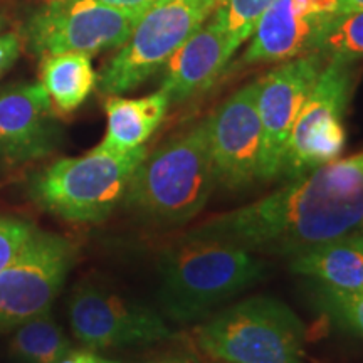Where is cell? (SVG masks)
I'll return each instance as SVG.
<instances>
[{
    "label": "cell",
    "mask_w": 363,
    "mask_h": 363,
    "mask_svg": "<svg viewBox=\"0 0 363 363\" xmlns=\"http://www.w3.org/2000/svg\"><path fill=\"white\" fill-rule=\"evenodd\" d=\"M22 49V39L16 33L0 34V76L7 72L17 61Z\"/></svg>",
    "instance_id": "24"
},
{
    "label": "cell",
    "mask_w": 363,
    "mask_h": 363,
    "mask_svg": "<svg viewBox=\"0 0 363 363\" xmlns=\"http://www.w3.org/2000/svg\"><path fill=\"white\" fill-rule=\"evenodd\" d=\"M169 106L170 98L163 89L143 98L108 96L104 101L106 135L98 148L125 153L143 147L162 125Z\"/></svg>",
    "instance_id": "16"
},
{
    "label": "cell",
    "mask_w": 363,
    "mask_h": 363,
    "mask_svg": "<svg viewBox=\"0 0 363 363\" xmlns=\"http://www.w3.org/2000/svg\"><path fill=\"white\" fill-rule=\"evenodd\" d=\"M216 182L239 192L262 182V125L256 103V81L235 91L207 118Z\"/></svg>",
    "instance_id": "11"
},
{
    "label": "cell",
    "mask_w": 363,
    "mask_h": 363,
    "mask_svg": "<svg viewBox=\"0 0 363 363\" xmlns=\"http://www.w3.org/2000/svg\"><path fill=\"white\" fill-rule=\"evenodd\" d=\"M158 271L163 311L192 323L261 281L266 264L234 244L187 233L163 251Z\"/></svg>",
    "instance_id": "2"
},
{
    "label": "cell",
    "mask_w": 363,
    "mask_h": 363,
    "mask_svg": "<svg viewBox=\"0 0 363 363\" xmlns=\"http://www.w3.org/2000/svg\"><path fill=\"white\" fill-rule=\"evenodd\" d=\"M294 274L342 291H363V234L321 244L289 259Z\"/></svg>",
    "instance_id": "17"
},
{
    "label": "cell",
    "mask_w": 363,
    "mask_h": 363,
    "mask_svg": "<svg viewBox=\"0 0 363 363\" xmlns=\"http://www.w3.org/2000/svg\"><path fill=\"white\" fill-rule=\"evenodd\" d=\"M71 348L51 311L16 326L9 342V353L19 363H57Z\"/></svg>",
    "instance_id": "19"
},
{
    "label": "cell",
    "mask_w": 363,
    "mask_h": 363,
    "mask_svg": "<svg viewBox=\"0 0 363 363\" xmlns=\"http://www.w3.org/2000/svg\"><path fill=\"white\" fill-rule=\"evenodd\" d=\"M219 0H167L150 7L98 76V89L118 96L138 88L169 62L208 19Z\"/></svg>",
    "instance_id": "6"
},
{
    "label": "cell",
    "mask_w": 363,
    "mask_h": 363,
    "mask_svg": "<svg viewBox=\"0 0 363 363\" xmlns=\"http://www.w3.org/2000/svg\"><path fill=\"white\" fill-rule=\"evenodd\" d=\"M140 17L94 0H48L26 21L22 40L39 57L62 52L93 56L121 48Z\"/></svg>",
    "instance_id": "8"
},
{
    "label": "cell",
    "mask_w": 363,
    "mask_h": 363,
    "mask_svg": "<svg viewBox=\"0 0 363 363\" xmlns=\"http://www.w3.org/2000/svg\"><path fill=\"white\" fill-rule=\"evenodd\" d=\"M189 233L286 259L331 240L360 235L363 152L326 163L259 201L211 217Z\"/></svg>",
    "instance_id": "1"
},
{
    "label": "cell",
    "mask_w": 363,
    "mask_h": 363,
    "mask_svg": "<svg viewBox=\"0 0 363 363\" xmlns=\"http://www.w3.org/2000/svg\"><path fill=\"white\" fill-rule=\"evenodd\" d=\"M145 155V147L125 153L96 147L83 157L61 158L30 177L27 194L35 206L57 219L98 224L121 206Z\"/></svg>",
    "instance_id": "4"
},
{
    "label": "cell",
    "mask_w": 363,
    "mask_h": 363,
    "mask_svg": "<svg viewBox=\"0 0 363 363\" xmlns=\"http://www.w3.org/2000/svg\"><path fill=\"white\" fill-rule=\"evenodd\" d=\"M272 2L274 0H219L208 19L239 49L251 39L257 22Z\"/></svg>",
    "instance_id": "21"
},
{
    "label": "cell",
    "mask_w": 363,
    "mask_h": 363,
    "mask_svg": "<svg viewBox=\"0 0 363 363\" xmlns=\"http://www.w3.org/2000/svg\"><path fill=\"white\" fill-rule=\"evenodd\" d=\"M238 49L214 22L207 19L167 62L160 89L170 103H182L211 88Z\"/></svg>",
    "instance_id": "14"
},
{
    "label": "cell",
    "mask_w": 363,
    "mask_h": 363,
    "mask_svg": "<svg viewBox=\"0 0 363 363\" xmlns=\"http://www.w3.org/2000/svg\"><path fill=\"white\" fill-rule=\"evenodd\" d=\"M163 2H167V0H150V7L158 6V4H163Z\"/></svg>",
    "instance_id": "29"
},
{
    "label": "cell",
    "mask_w": 363,
    "mask_h": 363,
    "mask_svg": "<svg viewBox=\"0 0 363 363\" xmlns=\"http://www.w3.org/2000/svg\"><path fill=\"white\" fill-rule=\"evenodd\" d=\"M315 52L325 61H352L363 57V9L337 12L325 21Z\"/></svg>",
    "instance_id": "20"
},
{
    "label": "cell",
    "mask_w": 363,
    "mask_h": 363,
    "mask_svg": "<svg viewBox=\"0 0 363 363\" xmlns=\"http://www.w3.org/2000/svg\"><path fill=\"white\" fill-rule=\"evenodd\" d=\"M94 2L103 4V6L121 9V11H128L138 16H143L150 9V0H94Z\"/></svg>",
    "instance_id": "25"
},
{
    "label": "cell",
    "mask_w": 363,
    "mask_h": 363,
    "mask_svg": "<svg viewBox=\"0 0 363 363\" xmlns=\"http://www.w3.org/2000/svg\"><path fill=\"white\" fill-rule=\"evenodd\" d=\"M326 61L311 52L267 71L256 81V103L262 125V182L279 179L281 162L299 110Z\"/></svg>",
    "instance_id": "12"
},
{
    "label": "cell",
    "mask_w": 363,
    "mask_h": 363,
    "mask_svg": "<svg viewBox=\"0 0 363 363\" xmlns=\"http://www.w3.org/2000/svg\"><path fill=\"white\" fill-rule=\"evenodd\" d=\"M33 222L16 216H0V271L11 262L33 234Z\"/></svg>",
    "instance_id": "23"
},
{
    "label": "cell",
    "mask_w": 363,
    "mask_h": 363,
    "mask_svg": "<svg viewBox=\"0 0 363 363\" xmlns=\"http://www.w3.org/2000/svg\"><path fill=\"white\" fill-rule=\"evenodd\" d=\"M59 142L54 108L40 83L0 88V160L19 165L48 157Z\"/></svg>",
    "instance_id": "13"
},
{
    "label": "cell",
    "mask_w": 363,
    "mask_h": 363,
    "mask_svg": "<svg viewBox=\"0 0 363 363\" xmlns=\"http://www.w3.org/2000/svg\"><path fill=\"white\" fill-rule=\"evenodd\" d=\"M315 303L338 328L363 338V291H342L315 284Z\"/></svg>",
    "instance_id": "22"
},
{
    "label": "cell",
    "mask_w": 363,
    "mask_h": 363,
    "mask_svg": "<svg viewBox=\"0 0 363 363\" xmlns=\"http://www.w3.org/2000/svg\"><path fill=\"white\" fill-rule=\"evenodd\" d=\"M57 363H103V358L94 355L88 348L86 350H74V348H71Z\"/></svg>",
    "instance_id": "26"
},
{
    "label": "cell",
    "mask_w": 363,
    "mask_h": 363,
    "mask_svg": "<svg viewBox=\"0 0 363 363\" xmlns=\"http://www.w3.org/2000/svg\"><path fill=\"white\" fill-rule=\"evenodd\" d=\"M326 19L305 11L294 0H274L254 29L242 65L286 62L315 52Z\"/></svg>",
    "instance_id": "15"
},
{
    "label": "cell",
    "mask_w": 363,
    "mask_h": 363,
    "mask_svg": "<svg viewBox=\"0 0 363 363\" xmlns=\"http://www.w3.org/2000/svg\"><path fill=\"white\" fill-rule=\"evenodd\" d=\"M74 262L76 247L69 239L34 229L0 271V333L51 311Z\"/></svg>",
    "instance_id": "9"
},
{
    "label": "cell",
    "mask_w": 363,
    "mask_h": 363,
    "mask_svg": "<svg viewBox=\"0 0 363 363\" xmlns=\"http://www.w3.org/2000/svg\"><path fill=\"white\" fill-rule=\"evenodd\" d=\"M96 83L98 74L88 54L62 52L43 57L40 84L54 110L62 115L78 110L96 88Z\"/></svg>",
    "instance_id": "18"
},
{
    "label": "cell",
    "mask_w": 363,
    "mask_h": 363,
    "mask_svg": "<svg viewBox=\"0 0 363 363\" xmlns=\"http://www.w3.org/2000/svg\"><path fill=\"white\" fill-rule=\"evenodd\" d=\"M197 343L220 363H301L306 330L286 303L261 294L212 316L197 330Z\"/></svg>",
    "instance_id": "5"
},
{
    "label": "cell",
    "mask_w": 363,
    "mask_h": 363,
    "mask_svg": "<svg viewBox=\"0 0 363 363\" xmlns=\"http://www.w3.org/2000/svg\"><path fill=\"white\" fill-rule=\"evenodd\" d=\"M103 363H116V362H110V360H104V358H103Z\"/></svg>",
    "instance_id": "30"
},
{
    "label": "cell",
    "mask_w": 363,
    "mask_h": 363,
    "mask_svg": "<svg viewBox=\"0 0 363 363\" xmlns=\"http://www.w3.org/2000/svg\"><path fill=\"white\" fill-rule=\"evenodd\" d=\"M72 335L91 352L143 347L174 338V331L152 308L93 283H81L67 299Z\"/></svg>",
    "instance_id": "10"
},
{
    "label": "cell",
    "mask_w": 363,
    "mask_h": 363,
    "mask_svg": "<svg viewBox=\"0 0 363 363\" xmlns=\"http://www.w3.org/2000/svg\"><path fill=\"white\" fill-rule=\"evenodd\" d=\"M6 26H7V21H6V17H4L2 13H0V34L4 33V29H6Z\"/></svg>",
    "instance_id": "28"
},
{
    "label": "cell",
    "mask_w": 363,
    "mask_h": 363,
    "mask_svg": "<svg viewBox=\"0 0 363 363\" xmlns=\"http://www.w3.org/2000/svg\"><path fill=\"white\" fill-rule=\"evenodd\" d=\"M355 86V62L326 61L286 143L279 179L296 180L338 160L347 143L345 113Z\"/></svg>",
    "instance_id": "7"
},
{
    "label": "cell",
    "mask_w": 363,
    "mask_h": 363,
    "mask_svg": "<svg viewBox=\"0 0 363 363\" xmlns=\"http://www.w3.org/2000/svg\"><path fill=\"white\" fill-rule=\"evenodd\" d=\"M216 185L206 118L147 152L121 206L153 225L180 227L206 208Z\"/></svg>",
    "instance_id": "3"
},
{
    "label": "cell",
    "mask_w": 363,
    "mask_h": 363,
    "mask_svg": "<svg viewBox=\"0 0 363 363\" xmlns=\"http://www.w3.org/2000/svg\"><path fill=\"white\" fill-rule=\"evenodd\" d=\"M338 2V12L347 11H362L363 0H337Z\"/></svg>",
    "instance_id": "27"
}]
</instances>
